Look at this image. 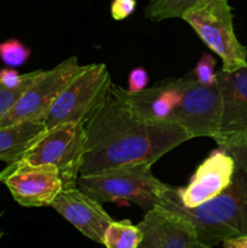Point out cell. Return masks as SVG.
Masks as SVG:
<instances>
[{"mask_svg":"<svg viewBox=\"0 0 247 248\" xmlns=\"http://www.w3.org/2000/svg\"><path fill=\"white\" fill-rule=\"evenodd\" d=\"M2 237V232H0V239H1Z\"/></svg>","mask_w":247,"mask_h":248,"instance_id":"cell-25","label":"cell"},{"mask_svg":"<svg viewBox=\"0 0 247 248\" xmlns=\"http://www.w3.org/2000/svg\"><path fill=\"white\" fill-rule=\"evenodd\" d=\"M216 60L211 53L202 52V56L196 63L195 68L191 70L196 81L202 85L217 84V77L215 72Z\"/></svg>","mask_w":247,"mask_h":248,"instance_id":"cell-19","label":"cell"},{"mask_svg":"<svg viewBox=\"0 0 247 248\" xmlns=\"http://www.w3.org/2000/svg\"><path fill=\"white\" fill-rule=\"evenodd\" d=\"M188 78L189 73L177 79H166L139 92H131L114 84L110 90L142 118L167 121L181 101Z\"/></svg>","mask_w":247,"mask_h":248,"instance_id":"cell-14","label":"cell"},{"mask_svg":"<svg viewBox=\"0 0 247 248\" xmlns=\"http://www.w3.org/2000/svg\"><path fill=\"white\" fill-rule=\"evenodd\" d=\"M220 119L222 98L218 84H200L190 72L181 101L167 121L185 130L190 138H215Z\"/></svg>","mask_w":247,"mask_h":248,"instance_id":"cell-8","label":"cell"},{"mask_svg":"<svg viewBox=\"0 0 247 248\" xmlns=\"http://www.w3.org/2000/svg\"><path fill=\"white\" fill-rule=\"evenodd\" d=\"M138 227L142 232L138 248H213L199 239L186 218L159 206L145 212Z\"/></svg>","mask_w":247,"mask_h":248,"instance_id":"cell-11","label":"cell"},{"mask_svg":"<svg viewBox=\"0 0 247 248\" xmlns=\"http://www.w3.org/2000/svg\"><path fill=\"white\" fill-rule=\"evenodd\" d=\"M225 148L234 157L235 170L230 184L219 195L189 208L179 200L177 186L167 184L156 205L186 218L199 239L212 247L247 235V143Z\"/></svg>","mask_w":247,"mask_h":248,"instance_id":"cell-2","label":"cell"},{"mask_svg":"<svg viewBox=\"0 0 247 248\" xmlns=\"http://www.w3.org/2000/svg\"><path fill=\"white\" fill-rule=\"evenodd\" d=\"M0 183L9 188L12 198L23 207L51 206L63 189L58 170L52 165H31L17 160L0 172Z\"/></svg>","mask_w":247,"mask_h":248,"instance_id":"cell-9","label":"cell"},{"mask_svg":"<svg viewBox=\"0 0 247 248\" xmlns=\"http://www.w3.org/2000/svg\"><path fill=\"white\" fill-rule=\"evenodd\" d=\"M46 131L44 123H19L0 126V161L12 164Z\"/></svg>","mask_w":247,"mask_h":248,"instance_id":"cell-15","label":"cell"},{"mask_svg":"<svg viewBox=\"0 0 247 248\" xmlns=\"http://www.w3.org/2000/svg\"><path fill=\"white\" fill-rule=\"evenodd\" d=\"M234 170L235 160L232 153L228 148L218 147L198 167L188 186L184 188L177 186L179 200L189 208L207 202L227 189Z\"/></svg>","mask_w":247,"mask_h":248,"instance_id":"cell-12","label":"cell"},{"mask_svg":"<svg viewBox=\"0 0 247 248\" xmlns=\"http://www.w3.org/2000/svg\"><path fill=\"white\" fill-rule=\"evenodd\" d=\"M137 0H113L110 5V15L115 21H123L135 12Z\"/></svg>","mask_w":247,"mask_h":248,"instance_id":"cell-22","label":"cell"},{"mask_svg":"<svg viewBox=\"0 0 247 248\" xmlns=\"http://www.w3.org/2000/svg\"><path fill=\"white\" fill-rule=\"evenodd\" d=\"M199 0H150L144 10L149 21L160 22L169 18H181L182 14Z\"/></svg>","mask_w":247,"mask_h":248,"instance_id":"cell-17","label":"cell"},{"mask_svg":"<svg viewBox=\"0 0 247 248\" xmlns=\"http://www.w3.org/2000/svg\"><path fill=\"white\" fill-rule=\"evenodd\" d=\"M41 72H43V70H38V72H36V74L34 75L31 80H28L26 84H23L22 86L17 87V89H9V87H6V86H4L2 84H0V121H1L2 118L6 115L7 111L10 110V108L14 106L15 102H16L17 99L21 97V94L23 93V92L26 91L29 86H31V82H33L34 80H35L36 78L41 74Z\"/></svg>","mask_w":247,"mask_h":248,"instance_id":"cell-20","label":"cell"},{"mask_svg":"<svg viewBox=\"0 0 247 248\" xmlns=\"http://www.w3.org/2000/svg\"><path fill=\"white\" fill-rule=\"evenodd\" d=\"M222 98L219 131L213 140L218 147L247 143V64L234 72L216 73Z\"/></svg>","mask_w":247,"mask_h":248,"instance_id":"cell-10","label":"cell"},{"mask_svg":"<svg viewBox=\"0 0 247 248\" xmlns=\"http://www.w3.org/2000/svg\"><path fill=\"white\" fill-rule=\"evenodd\" d=\"M181 18L222 60V69L234 72L247 64V50L234 31L229 0H199Z\"/></svg>","mask_w":247,"mask_h":248,"instance_id":"cell-4","label":"cell"},{"mask_svg":"<svg viewBox=\"0 0 247 248\" xmlns=\"http://www.w3.org/2000/svg\"><path fill=\"white\" fill-rule=\"evenodd\" d=\"M36 72L28 73V74H19L15 69L4 68V69L0 70V84L9 87V89H17V87L26 84L28 80H31L36 74Z\"/></svg>","mask_w":247,"mask_h":248,"instance_id":"cell-21","label":"cell"},{"mask_svg":"<svg viewBox=\"0 0 247 248\" xmlns=\"http://www.w3.org/2000/svg\"><path fill=\"white\" fill-rule=\"evenodd\" d=\"M31 48L17 39L0 43V60L9 67H22L31 57Z\"/></svg>","mask_w":247,"mask_h":248,"instance_id":"cell-18","label":"cell"},{"mask_svg":"<svg viewBox=\"0 0 247 248\" xmlns=\"http://www.w3.org/2000/svg\"><path fill=\"white\" fill-rule=\"evenodd\" d=\"M149 82V75L148 72L142 67L135 68L130 72L128 75V91L139 92L142 90L147 89V85Z\"/></svg>","mask_w":247,"mask_h":248,"instance_id":"cell-23","label":"cell"},{"mask_svg":"<svg viewBox=\"0 0 247 248\" xmlns=\"http://www.w3.org/2000/svg\"><path fill=\"white\" fill-rule=\"evenodd\" d=\"M222 245L223 248H247V235L225 240Z\"/></svg>","mask_w":247,"mask_h":248,"instance_id":"cell-24","label":"cell"},{"mask_svg":"<svg viewBox=\"0 0 247 248\" xmlns=\"http://www.w3.org/2000/svg\"><path fill=\"white\" fill-rule=\"evenodd\" d=\"M86 149L84 124L65 123L46 130L19 160L31 165H52L58 170L63 189L75 188Z\"/></svg>","mask_w":247,"mask_h":248,"instance_id":"cell-5","label":"cell"},{"mask_svg":"<svg viewBox=\"0 0 247 248\" xmlns=\"http://www.w3.org/2000/svg\"><path fill=\"white\" fill-rule=\"evenodd\" d=\"M86 149L80 176L135 165H154L165 154L190 140L169 121L148 120L136 114L110 90L84 124Z\"/></svg>","mask_w":247,"mask_h":248,"instance_id":"cell-1","label":"cell"},{"mask_svg":"<svg viewBox=\"0 0 247 248\" xmlns=\"http://www.w3.org/2000/svg\"><path fill=\"white\" fill-rule=\"evenodd\" d=\"M111 78L104 63L85 65L58 96L44 121L46 130L65 123L85 124L107 98Z\"/></svg>","mask_w":247,"mask_h":248,"instance_id":"cell-6","label":"cell"},{"mask_svg":"<svg viewBox=\"0 0 247 248\" xmlns=\"http://www.w3.org/2000/svg\"><path fill=\"white\" fill-rule=\"evenodd\" d=\"M152 166L142 164L79 176L77 186L101 203L127 201L149 212L156 207L167 186L153 174Z\"/></svg>","mask_w":247,"mask_h":248,"instance_id":"cell-3","label":"cell"},{"mask_svg":"<svg viewBox=\"0 0 247 248\" xmlns=\"http://www.w3.org/2000/svg\"><path fill=\"white\" fill-rule=\"evenodd\" d=\"M51 207L82 235L103 245V235L113 218L104 211L102 203L82 193L77 186L62 189Z\"/></svg>","mask_w":247,"mask_h":248,"instance_id":"cell-13","label":"cell"},{"mask_svg":"<svg viewBox=\"0 0 247 248\" xmlns=\"http://www.w3.org/2000/svg\"><path fill=\"white\" fill-rule=\"evenodd\" d=\"M84 67L77 56H70L52 69L43 70L10 108L0 121V126L44 123L58 96L81 73Z\"/></svg>","mask_w":247,"mask_h":248,"instance_id":"cell-7","label":"cell"},{"mask_svg":"<svg viewBox=\"0 0 247 248\" xmlns=\"http://www.w3.org/2000/svg\"><path fill=\"white\" fill-rule=\"evenodd\" d=\"M140 240L139 227L128 219L113 220L103 235V245L107 248H138Z\"/></svg>","mask_w":247,"mask_h":248,"instance_id":"cell-16","label":"cell"}]
</instances>
